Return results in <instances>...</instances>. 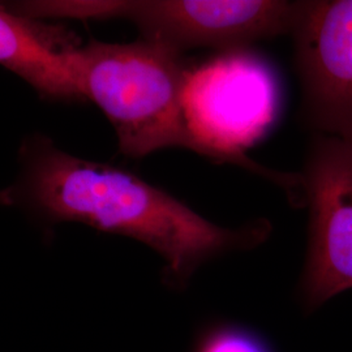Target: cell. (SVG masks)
Masks as SVG:
<instances>
[{
	"instance_id": "4",
	"label": "cell",
	"mask_w": 352,
	"mask_h": 352,
	"mask_svg": "<svg viewBox=\"0 0 352 352\" xmlns=\"http://www.w3.org/2000/svg\"><path fill=\"white\" fill-rule=\"evenodd\" d=\"M77 20L126 19L144 39L183 54L187 49L240 50L291 34L296 1L282 0H78Z\"/></svg>"
},
{
	"instance_id": "3",
	"label": "cell",
	"mask_w": 352,
	"mask_h": 352,
	"mask_svg": "<svg viewBox=\"0 0 352 352\" xmlns=\"http://www.w3.org/2000/svg\"><path fill=\"white\" fill-rule=\"evenodd\" d=\"M183 102L189 128L215 161L258 173L298 200L300 175L266 170L243 153L264 135L277 113V82L260 58L243 49L223 51L190 68Z\"/></svg>"
},
{
	"instance_id": "6",
	"label": "cell",
	"mask_w": 352,
	"mask_h": 352,
	"mask_svg": "<svg viewBox=\"0 0 352 352\" xmlns=\"http://www.w3.org/2000/svg\"><path fill=\"white\" fill-rule=\"evenodd\" d=\"M291 34L307 123L352 138V0L296 1Z\"/></svg>"
},
{
	"instance_id": "8",
	"label": "cell",
	"mask_w": 352,
	"mask_h": 352,
	"mask_svg": "<svg viewBox=\"0 0 352 352\" xmlns=\"http://www.w3.org/2000/svg\"><path fill=\"white\" fill-rule=\"evenodd\" d=\"M193 352H274L257 331L235 324H218L202 331Z\"/></svg>"
},
{
	"instance_id": "5",
	"label": "cell",
	"mask_w": 352,
	"mask_h": 352,
	"mask_svg": "<svg viewBox=\"0 0 352 352\" xmlns=\"http://www.w3.org/2000/svg\"><path fill=\"white\" fill-rule=\"evenodd\" d=\"M300 176L309 239L299 291L314 311L352 289V138L320 135Z\"/></svg>"
},
{
	"instance_id": "7",
	"label": "cell",
	"mask_w": 352,
	"mask_h": 352,
	"mask_svg": "<svg viewBox=\"0 0 352 352\" xmlns=\"http://www.w3.org/2000/svg\"><path fill=\"white\" fill-rule=\"evenodd\" d=\"M75 45L60 30L0 7V65L25 80L42 97L84 100L67 62V51Z\"/></svg>"
},
{
	"instance_id": "1",
	"label": "cell",
	"mask_w": 352,
	"mask_h": 352,
	"mask_svg": "<svg viewBox=\"0 0 352 352\" xmlns=\"http://www.w3.org/2000/svg\"><path fill=\"white\" fill-rule=\"evenodd\" d=\"M21 154L23 174L0 192V204L139 240L164 258V279L176 289L204 263L254 248L272 232L265 221L238 230L218 226L139 176L77 158L45 138L29 140Z\"/></svg>"
},
{
	"instance_id": "2",
	"label": "cell",
	"mask_w": 352,
	"mask_h": 352,
	"mask_svg": "<svg viewBox=\"0 0 352 352\" xmlns=\"http://www.w3.org/2000/svg\"><path fill=\"white\" fill-rule=\"evenodd\" d=\"M67 62L84 100L94 102L113 124L119 149L141 158L164 148L209 157L184 113L189 67L183 54L162 43L90 41L67 51Z\"/></svg>"
}]
</instances>
